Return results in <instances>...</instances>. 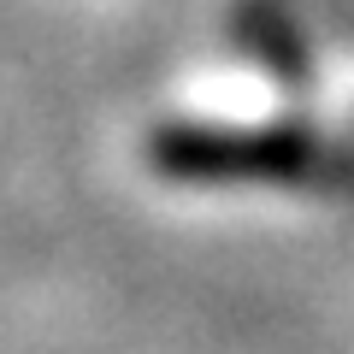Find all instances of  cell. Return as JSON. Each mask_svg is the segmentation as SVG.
<instances>
[{
	"label": "cell",
	"instance_id": "6da1fadb",
	"mask_svg": "<svg viewBox=\"0 0 354 354\" xmlns=\"http://www.w3.org/2000/svg\"><path fill=\"white\" fill-rule=\"evenodd\" d=\"M153 160L171 177H272V183H313L330 177L325 153L301 136H207V130H165Z\"/></svg>",
	"mask_w": 354,
	"mask_h": 354
}]
</instances>
